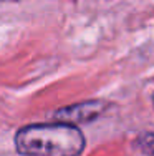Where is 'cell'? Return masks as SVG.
Returning a JSON list of instances; mask_svg holds the SVG:
<instances>
[{
    "label": "cell",
    "instance_id": "3",
    "mask_svg": "<svg viewBox=\"0 0 154 156\" xmlns=\"http://www.w3.org/2000/svg\"><path fill=\"white\" fill-rule=\"evenodd\" d=\"M138 146L144 154L154 156V133H146L138 140Z\"/></svg>",
    "mask_w": 154,
    "mask_h": 156
},
{
    "label": "cell",
    "instance_id": "2",
    "mask_svg": "<svg viewBox=\"0 0 154 156\" xmlns=\"http://www.w3.org/2000/svg\"><path fill=\"white\" fill-rule=\"evenodd\" d=\"M106 105L103 101H85V103H76L70 105L65 108H60L55 113V120L60 123H68V125H81V123H90L96 120L98 116L104 111Z\"/></svg>",
    "mask_w": 154,
    "mask_h": 156
},
{
    "label": "cell",
    "instance_id": "1",
    "mask_svg": "<svg viewBox=\"0 0 154 156\" xmlns=\"http://www.w3.org/2000/svg\"><path fill=\"white\" fill-rule=\"evenodd\" d=\"M15 148L23 156H80L85 136L75 125L36 123L18 129Z\"/></svg>",
    "mask_w": 154,
    "mask_h": 156
},
{
    "label": "cell",
    "instance_id": "4",
    "mask_svg": "<svg viewBox=\"0 0 154 156\" xmlns=\"http://www.w3.org/2000/svg\"><path fill=\"white\" fill-rule=\"evenodd\" d=\"M152 101H154V96H152Z\"/></svg>",
    "mask_w": 154,
    "mask_h": 156
}]
</instances>
